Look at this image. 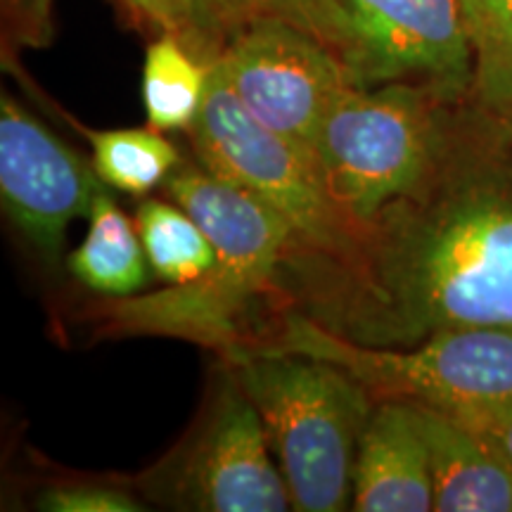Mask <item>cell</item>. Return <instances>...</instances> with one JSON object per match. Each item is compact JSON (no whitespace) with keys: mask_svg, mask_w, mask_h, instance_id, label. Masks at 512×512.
Returning <instances> with one entry per match:
<instances>
[{"mask_svg":"<svg viewBox=\"0 0 512 512\" xmlns=\"http://www.w3.org/2000/svg\"><path fill=\"white\" fill-rule=\"evenodd\" d=\"M140 19L155 24L162 34H174L185 46L192 43V3L190 0H124Z\"/></svg>","mask_w":512,"mask_h":512,"instance_id":"21","label":"cell"},{"mask_svg":"<svg viewBox=\"0 0 512 512\" xmlns=\"http://www.w3.org/2000/svg\"><path fill=\"white\" fill-rule=\"evenodd\" d=\"M444 105L432 88L411 81L356 86L335 102L316 136V159L332 197L354 219L368 223L420 183Z\"/></svg>","mask_w":512,"mask_h":512,"instance_id":"6","label":"cell"},{"mask_svg":"<svg viewBox=\"0 0 512 512\" xmlns=\"http://www.w3.org/2000/svg\"><path fill=\"white\" fill-rule=\"evenodd\" d=\"M86 238L72 254H67V268L83 287L102 297L124 299L138 294L150 283V261L136 221H131L117 207L107 188L95 197L88 214Z\"/></svg>","mask_w":512,"mask_h":512,"instance_id":"14","label":"cell"},{"mask_svg":"<svg viewBox=\"0 0 512 512\" xmlns=\"http://www.w3.org/2000/svg\"><path fill=\"white\" fill-rule=\"evenodd\" d=\"M133 221L150 268L166 285L192 283L214 266V242L181 204L145 200Z\"/></svg>","mask_w":512,"mask_h":512,"instance_id":"17","label":"cell"},{"mask_svg":"<svg viewBox=\"0 0 512 512\" xmlns=\"http://www.w3.org/2000/svg\"><path fill=\"white\" fill-rule=\"evenodd\" d=\"M181 508L207 512H285L290 491L259 411L238 380L223 384L176 472Z\"/></svg>","mask_w":512,"mask_h":512,"instance_id":"10","label":"cell"},{"mask_svg":"<svg viewBox=\"0 0 512 512\" xmlns=\"http://www.w3.org/2000/svg\"><path fill=\"white\" fill-rule=\"evenodd\" d=\"M166 192L214 242V266L192 283L112 299L98 311L102 328L185 339L230 358L249 344L245 320L278 287L294 233L271 207L202 164L178 166Z\"/></svg>","mask_w":512,"mask_h":512,"instance_id":"2","label":"cell"},{"mask_svg":"<svg viewBox=\"0 0 512 512\" xmlns=\"http://www.w3.org/2000/svg\"><path fill=\"white\" fill-rule=\"evenodd\" d=\"M508 119H510V121H512V112H510V114H508Z\"/></svg>","mask_w":512,"mask_h":512,"instance_id":"23","label":"cell"},{"mask_svg":"<svg viewBox=\"0 0 512 512\" xmlns=\"http://www.w3.org/2000/svg\"><path fill=\"white\" fill-rule=\"evenodd\" d=\"M209 67L174 34H162L147 48L143 100L155 131H188L207 95Z\"/></svg>","mask_w":512,"mask_h":512,"instance_id":"15","label":"cell"},{"mask_svg":"<svg viewBox=\"0 0 512 512\" xmlns=\"http://www.w3.org/2000/svg\"><path fill=\"white\" fill-rule=\"evenodd\" d=\"M264 347L342 368L375 401H403L465 425L512 406V328H458L411 347H368L297 311H283Z\"/></svg>","mask_w":512,"mask_h":512,"instance_id":"4","label":"cell"},{"mask_svg":"<svg viewBox=\"0 0 512 512\" xmlns=\"http://www.w3.org/2000/svg\"><path fill=\"white\" fill-rule=\"evenodd\" d=\"M351 24L347 64L361 88L411 81L441 100L475 88V57L456 0H342Z\"/></svg>","mask_w":512,"mask_h":512,"instance_id":"8","label":"cell"},{"mask_svg":"<svg viewBox=\"0 0 512 512\" xmlns=\"http://www.w3.org/2000/svg\"><path fill=\"white\" fill-rule=\"evenodd\" d=\"M413 413L430 448L434 510L512 512L510 460L465 422L425 406Z\"/></svg>","mask_w":512,"mask_h":512,"instance_id":"12","label":"cell"},{"mask_svg":"<svg viewBox=\"0 0 512 512\" xmlns=\"http://www.w3.org/2000/svg\"><path fill=\"white\" fill-rule=\"evenodd\" d=\"M38 508L48 512H140L145 505L119 486L72 482L43 491Z\"/></svg>","mask_w":512,"mask_h":512,"instance_id":"19","label":"cell"},{"mask_svg":"<svg viewBox=\"0 0 512 512\" xmlns=\"http://www.w3.org/2000/svg\"><path fill=\"white\" fill-rule=\"evenodd\" d=\"M3 5L12 34L19 43L34 48L48 46L53 36V19H50L53 0H3Z\"/></svg>","mask_w":512,"mask_h":512,"instance_id":"20","label":"cell"},{"mask_svg":"<svg viewBox=\"0 0 512 512\" xmlns=\"http://www.w3.org/2000/svg\"><path fill=\"white\" fill-rule=\"evenodd\" d=\"M107 188L79 152L15 98L0 100V197L19 233L50 266L62 256L67 230L88 216Z\"/></svg>","mask_w":512,"mask_h":512,"instance_id":"9","label":"cell"},{"mask_svg":"<svg viewBox=\"0 0 512 512\" xmlns=\"http://www.w3.org/2000/svg\"><path fill=\"white\" fill-rule=\"evenodd\" d=\"M214 62L252 117L313 157L323 119L358 86L335 48L283 19L240 29Z\"/></svg>","mask_w":512,"mask_h":512,"instance_id":"7","label":"cell"},{"mask_svg":"<svg viewBox=\"0 0 512 512\" xmlns=\"http://www.w3.org/2000/svg\"><path fill=\"white\" fill-rule=\"evenodd\" d=\"M190 50L209 64L230 36L261 19H283L318 36L347 62L351 50V24L342 0H190Z\"/></svg>","mask_w":512,"mask_h":512,"instance_id":"13","label":"cell"},{"mask_svg":"<svg viewBox=\"0 0 512 512\" xmlns=\"http://www.w3.org/2000/svg\"><path fill=\"white\" fill-rule=\"evenodd\" d=\"M472 430H477L482 437L496 448L505 460L512 463V406L503 411L486 415V418L470 422Z\"/></svg>","mask_w":512,"mask_h":512,"instance_id":"22","label":"cell"},{"mask_svg":"<svg viewBox=\"0 0 512 512\" xmlns=\"http://www.w3.org/2000/svg\"><path fill=\"white\" fill-rule=\"evenodd\" d=\"M285 311L351 342L411 347L458 328H512V121L446 102L430 169L342 259L287 256Z\"/></svg>","mask_w":512,"mask_h":512,"instance_id":"1","label":"cell"},{"mask_svg":"<svg viewBox=\"0 0 512 512\" xmlns=\"http://www.w3.org/2000/svg\"><path fill=\"white\" fill-rule=\"evenodd\" d=\"M351 510H434L430 448L422 437L411 403H375V411L358 444Z\"/></svg>","mask_w":512,"mask_h":512,"instance_id":"11","label":"cell"},{"mask_svg":"<svg viewBox=\"0 0 512 512\" xmlns=\"http://www.w3.org/2000/svg\"><path fill=\"white\" fill-rule=\"evenodd\" d=\"M475 57L472 98L486 110L512 112V0H456Z\"/></svg>","mask_w":512,"mask_h":512,"instance_id":"18","label":"cell"},{"mask_svg":"<svg viewBox=\"0 0 512 512\" xmlns=\"http://www.w3.org/2000/svg\"><path fill=\"white\" fill-rule=\"evenodd\" d=\"M228 366L264 420L292 508L349 510L358 444L377 403L368 389L328 361L264 344L238 349Z\"/></svg>","mask_w":512,"mask_h":512,"instance_id":"3","label":"cell"},{"mask_svg":"<svg viewBox=\"0 0 512 512\" xmlns=\"http://www.w3.org/2000/svg\"><path fill=\"white\" fill-rule=\"evenodd\" d=\"M207 67V95L188 128L197 162L290 223L287 256L342 259L354 252L366 223L332 197L316 157L252 117L219 64Z\"/></svg>","mask_w":512,"mask_h":512,"instance_id":"5","label":"cell"},{"mask_svg":"<svg viewBox=\"0 0 512 512\" xmlns=\"http://www.w3.org/2000/svg\"><path fill=\"white\" fill-rule=\"evenodd\" d=\"M93 147V169L107 188L143 197L183 164L178 147L155 128L83 131Z\"/></svg>","mask_w":512,"mask_h":512,"instance_id":"16","label":"cell"}]
</instances>
